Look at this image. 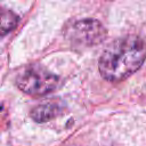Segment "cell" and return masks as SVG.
I'll use <instances>...</instances> for the list:
<instances>
[{
    "mask_svg": "<svg viewBox=\"0 0 146 146\" xmlns=\"http://www.w3.org/2000/svg\"><path fill=\"white\" fill-rule=\"evenodd\" d=\"M16 84L27 95L43 96L58 87L59 79L41 65H30L17 74Z\"/></svg>",
    "mask_w": 146,
    "mask_h": 146,
    "instance_id": "3957f363",
    "label": "cell"
},
{
    "mask_svg": "<svg viewBox=\"0 0 146 146\" xmlns=\"http://www.w3.org/2000/svg\"><path fill=\"white\" fill-rule=\"evenodd\" d=\"M106 29L95 18L73 19L64 27L65 39L73 46L80 48L94 47L106 38Z\"/></svg>",
    "mask_w": 146,
    "mask_h": 146,
    "instance_id": "7a4b0ae2",
    "label": "cell"
},
{
    "mask_svg": "<svg viewBox=\"0 0 146 146\" xmlns=\"http://www.w3.org/2000/svg\"><path fill=\"white\" fill-rule=\"evenodd\" d=\"M18 23V16L6 8L1 9V34L5 35L9 31H11Z\"/></svg>",
    "mask_w": 146,
    "mask_h": 146,
    "instance_id": "5b68a950",
    "label": "cell"
},
{
    "mask_svg": "<svg viewBox=\"0 0 146 146\" xmlns=\"http://www.w3.org/2000/svg\"><path fill=\"white\" fill-rule=\"evenodd\" d=\"M60 112H62V106L58 103L48 102L34 107L31 112V116L34 121L42 123L51 119H55L57 115L60 114Z\"/></svg>",
    "mask_w": 146,
    "mask_h": 146,
    "instance_id": "277c9868",
    "label": "cell"
},
{
    "mask_svg": "<svg viewBox=\"0 0 146 146\" xmlns=\"http://www.w3.org/2000/svg\"><path fill=\"white\" fill-rule=\"evenodd\" d=\"M146 59V43L137 35L114 40L98 60L100 75L110 82H120L137 72Z\"/></svg>",
    "mask_w": 146,
    "mask_h": 146,
    "instance_id": "6da1fadb",
    "label": "cell"
}]
</instances>
